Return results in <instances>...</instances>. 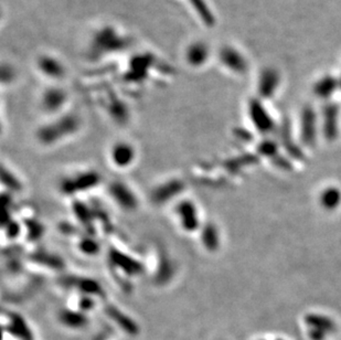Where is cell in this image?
I'll list each match as a JSON object with an SVG mask.
<instances>
[{"label": "cell", "instance_id": "6da1fadb", "mask_svg": "<svg viewBox=\"0 0 341 340\" xmlns=\"http://www.w3.org/2000/svg\"><path fill=\"white\" fill-rule=\"evenodd\" d=\"M80 128V120L76 115L64 114L62 117L43 125L38 130L39 141L45 146L54 144L65 137H70Z\"/></svg>", "mask_w": 341, "mask_h": 340}, {"label": "cell", "instance_id": "7a4b0ae2", "mask_svg": "<svg viewBox=\"0 0 341 340\" xmlns=\"http://www.w3.org/2000/svg\"><path fill=\"white\" fill-rule=\"evenodd\" d=\"M174 217L180 230L186 232L187 234L200 232L201 227H203L199 208L191 199L185 198L177 202L174 207Z\"/></svg>", "mask_w": 341, "mask_h": 340}, {"label": "cell", "instance_id": "3957f363", "mask_svg": "<svg viewBox=\"0 0 341 340\" xmlns=\"http://www.w3.org/2000/svg\"><path fill=\"white\" fill-rule=\"evenodd\" d=\"M137 158V151L132 143L118 141L110 147L109 160L116 169L126 170L132 167Z\"/></svg>", "mask_w": 341, "mask_h": 340}, {"label": "cell", "instance_id": "277c9868", "mask_svg": "<svg viewBox=\"0 0 341 340\" xmlns=\"http://www.w3.org/2000/svg\"><path fill=\"white\" fill-rule=\"evenodd\" d=\"M109 194L114 203L123 211H135L139 206L138 197L133 188L121 181H114L109 187Z\"/></svg>", "mask_w": 341, "mask_h": 340}, {"label": "cell", "instance_id": "5b68a950", "mask_svg": "<svg viewBox=\"0 0 341 340\" xmlns=\"http://www.w3.org/2000/svg\"><path fill=\"white\" fill-rule=\"evenodd\" d=\"M218 59L224 68L235 74H244L249 69L244 54L232 45H224L218 53Z\"/></svg>", "mask_w": 341, "mask_h": 340}, {"label": "cell", "instance_id": "8992f818", "mask_svg": "<svg viewBox=\"0 0 341 340\" xmlns=\"http://www.w3.org/2000/svg\"><path fill=\"white\" fill-rule=\"evenodd\" d=\"M210 55H211L210 46L203 41L195 40L186 46L184 59L188 67L192 69H200L208 63Z\"/></svg>", "mask_w": 341, "mask_h": 340}, {"label": "cell", "instance_id": "52a82bcc", "mask_svg": "<svg viewBox=\"0 0 341 340\" xmlns=\"http://www.w3.org/2000/svg\"><path fill=\"white\" fill-rule=\"evenodd\" d=\"M37 68L41 76L52 81H60L67 76V70L63 62L52 54L44 53L37 59Z\"/></svg>", "mask_w": 341, "mask_h": 340}, {"label": "cell", "instance_id": "ba28073f", "mask_svg": "<svg viewBox=\"0 0 341 340\" xmlns=\"http://www.w3.org/2000/svg\"><path fill=\"white\" fill-rule=\"evenodd\" d=\"M68 102V94L63 88L59 86H51L43 91L40 99V105L42 111H45L50 115L58 114L63 110Z\"/></svg>", "mask_w": 341, "mask_h": 340}, {"label": "cell", "instance_id": "9c48e42d", "mask_svg": "<svg viewBox=\"0 0 341 340\" xmlns=\"http://www.w3.org/2000/svg\"><path fill=\"white\" fill-rule=\"evenodd\" d=\"M279 73L277 70L267 68L261 73L260 77V91L264 96H268L273 94L274 91L276 90L279 84Z\"/></svg>", "mask_w": 341, "mask_h": 340}, {"label": "cell", "instance_id": "30bf717a", "mask_svg": "<svg viewBox=\"0 0 341 340\" xmlns=\"http://www.w3.org/2000/svg\"><path fill=\"white\" fill-rule=\"evenodd\" d=\"M60 323L68 328L72 329H80L85 327L88 323V319L85 316V313L81 310H71L67 309L61 311L59 315Z\"/></svg>", "mask_w": 341, "mask_h": 340}, {"label": "cell", "instance_id": "8fae6325", "mask_svg": "<svg viewBox=\"0 0 341 340\" xmlns=\"http://www.w3.org/2000/svg\"><path fill=\"white\" fill-rule=\"evenodd\" d=\"M337 84H338L337 80H335L333 76H325L316 83L315 91L316 93H318V94L327 95V94H329V93H331V91L337 86Z\"/></svg>", "mask_w": 341, "mask_h": 340}, {"label": "cell", "instance_id": "7c38bea8", "mask_svg": "<svg viewBox=\"0 0 341 340\" xmlns=\"http://www.w3.org/2000/svg\"><path fill=\"white\" fill-rule=\"evenodd\" d=\"M340 84H341V80H340Z\"/></svg>", "mask_w": 341, "mask_h": 340}]
</instances>
